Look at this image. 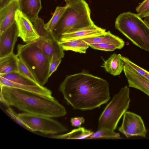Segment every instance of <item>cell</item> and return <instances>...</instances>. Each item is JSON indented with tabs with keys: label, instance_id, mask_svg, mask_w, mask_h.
Segmentation results:
<instances>
[{
	"label": "cell",
	"instance_id": "obj_1",
	"mask_svg": "<svg viewBox=\"0 0 149 149\" xmlns=\"http://www.w3.org/2000/svg\"><path fill=\"white\" fill-rule=\"evenodd\" d=\"M59 90L74 109L92 110L106 103L111 98L108 82L86 72L67 76Z\"/></svg>",
	"mask_w": 149,
	"mask_h": 149
},
{
	"label": "cell",
	"instance_id": "obj_10",
	"mask_svg": "<svg viewBox=\"0 0 149 149\" xmlns=\"http://www.w3.org/2000/svg\"><path fill=\"white\" fill-rule=\"evenodd\" d=\"M18 37V30L15 22L0 34V58L13 53L14 47Z\"/></svg>",
	"mask_w": 149,
	"mask_h": 149
},
{
	"label": "cell",
	"instance_id": "obj_11",
	"mask_svg": "<svg viewBox=\"0 0 149 149\" xmlns=\"http://www.w3.org/2000/svg\"><path fill=\"white\" fill-rule=\"evenodd\" d=\"M106 32L105 29L94 24L73 32L64 34L62 35L59 42L101 36L105 35Z\"/></svg>",
	"mask_w": 149,
	"mask_h": 149
},
{
	"label": "cell",
	"instance_id": "obj_4",
	"mask_svg": "<svg viewBox=\"0 0 149 149\" xmlns=\"http://www.w3.org/2000/svg\"><path fill=\"white\" fill-rule=\"evenodd\" d=\"M115 27L135 45L149 52V26L137 14L128 11L120 14Z\"/></svg>",
	"mask_w": 149,
	"mask_h": 149
},
{
	"label": "cell",
	"instance_id": "obj_12",
	"mask_svg": "<svg viewBox=\"0 0 149 149\" xmlns=\"http://www.w3.org/2000/svg\"><path fill=\"white\" fill-rule=\"evenodd\" d=\"M18 10H20L19 0H12L0 9V34L15 22V13Z\"/></svg>",
	"mask_w": 149,
	"mask_h": 149
},
{
	"label": "cell",
	"instance_id": "obj_25",
	"mask_svg": "<svg viewBox=\"0 0 149 149\" xmlns=\"http://www.w3.org/2000/svg\"><path fill=\"white\" fill-rule=\"evenodd\" d=\"M33 23L36 30L40 37L44 38H55L52 33L46 29L45 24L42 19L38 17Z\"/></svg>",
	"mask_w": 149,
	"mask_h": 149
},
{
	"label": "cell",
	"instance_id": "obj_21",
	"mask_svg": "<svg viewBox=\"0 0 149 149\" xmlns=\"http://www.w3.org/2000/svg\"><path fill=\"white\" fill-rule=\"evenodd\" d=\"M94 132L83 127H79L73 129L71 132L64 134L55 135L52 138L59 139H87Z\"/></svg>",
	"mask_w": 149,
	"mask_h": 149
},
{
	"label": "cell",
	"instance_id": "obj_7",
	"mask_svg": "<svg viewBox=\"0 0 149 149\" xmlns=\"http://www.w3.org/2000/svg\"><path fill=\"white\" fill-rule=\"evenodd\" d=\"M18 115L31 132L55 135L68 131L66 127L52 117L24 112L19 113Z\"/></svg>",
	"mask_w": 149,
	"mask_h": 149
},
{
	"label": "cell",
	"instance_id": "obj_27",
	"mask_svg": "<svg viewBox=\"0 0 149 149\" xmlns=\"http://www.w3.org/2000/svg\"><path fill=\"white\" fill-rule=\"evenodd\" d=\"M0 76L12 81L29 85H37L18 72H14L0 75Z\"/></svg>",
	"mask_w": 149,
	"mask_h": 149
},
{
	"label": "cell",
	"instance_id": "obj_26",
	"mask_svg": "<svg viewBox=\"0 0 149 149\" xmlns=\"http://www.w3.org/2000/svg\"><path fill=\"white\" fill-rule=\"evenodd\" d=\"M121 58L125 65L132 68L149 82V72L133 63L126 57L121 56Z\"/></svg>",
	"mask_w": 149,
	"mask_h": 149
},
{
	"label": "cell",
	"instance_id": "obj_2",
	"mask_svg": "<svg viewBox=\"0 0 149 149\" xmlns=\"http://www.w3.org/2000/svg\"><path fill=\"white\" fill-rule=\"evenodd\" d=\"M0 101L5 106L14 107L23 112L53 118L63 116L65 107L53 97L6 86H0Z\"/></svg>",
	"mask_w": 149,
	"mask_h": 149
},
{
	"label": "cell",
	"instance_id": "obj_28",
	"mask_svg": "<svg viewBox=\"0 0 149 149\" xmlns=\"http://www.w3.org/2000/svg\"><path fill=\"white\" fill-rule=\"evenodd\" d=\"M88 45L89 47L93 49L102 51H113L116 49H122L119 46L108 44L95 43Z\"/></svg>",
	"mask_w": 149,
	"mask_h": 149
},
{
	"label": "cell",
	"instance_id": "obj_23",
	"mask_svg": "<svg viewBox=\"0 0 149 149\" xmlns=\"http://www.w3.org/2000/svg\"><path fill=\"white\" fill-rule=\"evenodd\" d=\"M122 139L119 133L115 132L109 129L101 128L88 137L86 139Z\"/></svg>",
	"mask_w": 149,
	"mask_h": 149
},
{
	"label": "cell",
	"instance_id": "obj_9",
	"mask_svg": "<svg viewBox=\"0 0 149 149\" xmlns=\"http://www.w3.org/2000/svg\"><path fill=\"white\" fill-rule=\"evenodd\" d=\"M15 19L18 30V36L24 42H32L40 38L32 22L20 10L16 11Z\"/></svg>",
	"mask_w": 149,
	"mask_h": 149
},
{
	"label": "cell",
	"instance_id": "obj_20",
	"mask_svg": "<svg viewBox=\"0 0 149 149\" xmlns=\"http://www.w3.org/2000/svg\"><path fill=\"white\" fill-rule=\"evenodd\" d=\"M63 51H72L80 53L85 54L89 45L82 39L74 40L59 42Z\"/></svg>",
	"mask_w": 149,
	"mask_h": 149
},
{
	"label": "cell",
	"instance_id": "obj_8",
	"mask_svg": "<svg viewBox=\"0 0 149 149\" xmlns=\"http://www.w3.org/2000/svg\"><path fill=\"white\" fill-rule=\"evenodd\" d=\"M118 130L127 138L134 136L145 137L147 132L141 117L130 111H126L124 113L122 125Z\"/></svg>",
	"mask_w": 149,
	"mask_h": 149
},
{
	"label": "cell",
	"instance_id": "obj_29",
	"mask_svg": "<svg viewBox=\"0 0 149 149\" xmlns=\"http://www.w3.org/2000/svg\"><path fill=\"white\" fill-rule=\"evenodd\" d=\"M62 59L55 56H53L49 60L48 72L49 78L56 70L61 62Z\"/></svg>",
	"mask_w": 149,
	"mask_h": 149
},
{
	"label": "cell",
	"instance_id": "obj_13",
	"mask_svg": "<svg viewBox=\"0 0 149 149\" xmlns=\"http://www.w3.org/2000/svg\"><path fill=\"white\" fill-rule=\"evenodd\" d=\"M37 45L41 49L49 60L53 56L62 58L64 53L59 41L55 38H44L41 37L35 40Z\"/></svg>",
	"mask_w": 149,
	"mask_h": 149
},
{
	"label": "cell",
	"instance_id": "obj_31",
	"mask_svg": "<svg viewBox=\"0 0 149 149\" xmlns=\"http://www.w3.org/2000/svg\"><path fill=\"white\" fill-rule=\"evenodd\" d=\"M136 11L139 15L142 14L149 10V0H144L136 7Z\"/></svg>",
	"mask_w": 149,
	"mask_h": 149
},
{
	"label": "cell",
	"instance_id": "obj_33",
	"mask_svg": "<svg viewBox=\"0 0 149 149\" xmlns=\"http://www.w3.org/2000/svg\"><path fill=\"white\" fill-rule=\"evenodd\" d=\"M12 0H0V9Z\"/></svg>",
	"mask_w": 149,
	"mask_h": 149
},
{
	"label": "cell",
	"instance_id": "obj_16",
	"mask_svg": "<svg viewBox=\"0 0 149 149\" xmlns=\"http://www.w3.org/2000/svg\"><path fill=\"white\" fill-rule=\"evenodd\" d=\"M20 10L32 22L38 17L42 6L41 0H19Z\"/></svg>",
	"mask_w": 149,
	"mask_h": 149
},
{
	"label": "cell",
	"instance_id": "obj_19",
	"mask_svg": "<svg viewBox=\"0 0 149 149\" xmlns=\"http://www.w3.org/2000/svg\"><path fill=\"white\" fill-rule=\"evenodd\" d=\"M18 57L14 53L0 58V75L14 72L18 73Z\"/></svg>",
	"mask_w": 149,
	"mask_h": 149
},
{
	"label": "cell",
	"instance_id": "obj_22",
	"mask_svg": "<svg viewBox=\"0 0 149 149\" xmlns=\"http://www.w3.org/2000/svg\"><path fill=\"white\" fill-rule=\"evenodd\" d=\"M67 5L63 7L57 6L56 7L52 17L46 24L45 27L49 31L52 33L67 8Z\"/></svg>",
	"mask_w": 149,
	"mask_h": 149
},
{
	"label": "cell",
	"instance_id": "obj_35",
	"mask_svg": "<svg viewBox=\"0 0 149 149\" xmlns=\"http://www.w3.org/2000/svg\"><path fill=\"white\" fill-rule=\"evenodd\" d=\"M144 20L149 26V15L145 17Z\"/></svg>",
	"mask_w": 149,
	"mask_h": 149
},
{
	"label": "cell",
	"instance_id": "obj_3",
	"mask_svg": "<svg viewBox=\"0 0 149 149\" xmlns=\"http://www.w3.org/2000/svg\"><path fill=\"white\" fill-rule=\"evenodd\" d=\"M67 8L52 33L59 42L62 35L95 24L85 0H64Z\"/></svg>",
	"mask_w": 149,
	"mask_h": 149
},
{
	"label": "cell",
	"instance_id": "obj_17",
	"mask_svg": "<svg viewBox=\"0 0 149 149\" xmlns=\"http://www.w3.org/2000/svg\"><path fill=\"white\" fill-rule=\"evenodd\" d=\"M120 54L114 53L107 60L104 61L101 67L107 72L114 76L119 75L123 70L124 64Z\"/></svg>",
	"mask_w": 149,
	"mask_h": 149
},
{
	"label": "cell",
	"instance_id": "obj_30",
	"mask_svg": "<svg viewBox=\"0 0 149 149\" xmlns=\"http://www.w3.org/2000/svg\"><path fill=\"white\" fill-rule=\"evenodd\" d=\"M6 111L9 116L24 128L30 131L29 128L20 119L18 114H17L11 108L8 107V109L6 110Z\"/></svg>",
	"mask_w": 149,
	"mask_h": 149
},
{
	"label": "cell",
	"instance_id": "obj_34",
	"mask_svg": "<svg viewBox=\"0 0 149 149\" xmlns=\"http://www.w3.org/2000/svg\"><path fill=\"white\" fill-rule=\"evenodd\" d=\"M139 15L142 18H145L149 15V10L144 13Z\"/></svg>",
	"mask_w": 149,
	"mask_h": 149
},
{
	"label": "cell",
	"instance_id": "obj_15",
	"mask_svg": "<svg viewBox=\"0 0 149 149\" xmlns=\"http://www.w3.org/2000/svg\"><path fill=\"white\" fill-rule=\"evenodd\" d=\"M0 85L6 86L28 92L36 93L50 97H53L52 92L43 86L29 85L15 83L7 80L0 76Z\"/></svg>",
	"mask_w": 149,
	"mask_h": 149
},
{
	"label": "cell",
	"instance_id": "obj_5",
	"mask_svg": "<svg viewBox=\"0 0 149 149\" xmlns=\"http://www.w3.org/2000/svg\"><path fill=\"white\" fill-rule=\"evenodd\" d=\"M31 70L39 84L43 86L47 81L49 60L36 41L18 44L17 54Z\"/></svg>",
	"mask_w": 149,
	"mask_h": 149
},
{
	"label": "cell",
	"instance_id": "obj_14",
	"mask_svg": "<svg viewBox=\"0 0 149 149\" xmlns=\"http://www.w3.org/2000/svg\"><path fill=\"white\" fill-rule=\"evenodd\" d=\"M123 71L128 86L138 89L149 96V82L132 68L124 65Z\"/></svg>",
	"mask_w": 149,
	"mask_h": 149
},
{
	"label": "cell",
	"instance_id": "obj_32",
	"mask_svg": "<svg viewBox=\"0 0 149 149\" xmlns=\"http://www.w3.org/2000/svg\"><path fill=\"white\" fill-rule=\"evenodd\" d=\"M85 122V119L82 117H78L71 118L70 122L72 126L74 127H80L82 124Z\"/></svg>",
	"mask_w": 149,
	"mask_h": 149
},
{
	"label": "cell",
	"instance_id": "obj_6",
	"mask_svg": "<svg viewBox=\"0 0 149 149\" xmlns=\"http://www.w3.org/2000/svg\"><path fill=\"white\" fill-rule=\"evenodd\" d=\"M129 87L125 86L113 95L100 115L98 129L107 128L114 130L118 122L128 108L131 101Z\"/></svg>",
	"mask_w": 149,
	"mask_h": 149
},
{
	"label": "cell",
	"instance_id": "obj_24",
	"mask_svg": "<svg viewBox=\"0 0 149 149\" xmlns=\"http://www.w3.org/2000/svg\"><path fill=\"white\" fill-rule=\"evenodd\" d=\"M18 73L22 75L37 85H40L33 72L20 58L18 61Z\"/></svg>",
	"mask_w": 149,
	"mask_h": 149
},
{
	"label": "cell",
	"instance_id": "obj_18",
	"mask_svg": "<svg viewBox=\"0 0 149 149\" xmlns=\"http://www.w3.org/2000/svg\"><path fill=\"white\" fill-rule=\"evenodd\" d=\"M88 44L95 43H104L113 45L123 48L125 45L123 40L111 33L109 31L107 32L104 35L97 37L82 39Z\"/></svg>",
	"mask_w": 149,
	"mask_h": 149
}]
</instances>
